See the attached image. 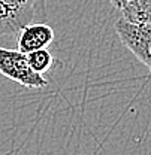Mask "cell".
Listing matches in <instances>:
<instances>
[{"mask_svg":"<svg viewBox=\"0 0 151 155\" xmlns=\"http://www.w3.org/2000/svg\"><path fill=\"white\" fill-rule=\"evenodd\" d=\"M46 18V0H0V38L17 36L26 25Z\"/></svg>","mask_w":151,"mask_h":155,"instance_id":"obj_1","label":"cell"},{"mask_svg":"<svg viewBox=\"0 0 151 155\" xmlns=\"http://www.w3.org/2000/svg\"><path fill=\"white\" fill-rule=\"evenodd\" d=\"M0 73L8 79L32 90L45 88L48 85V81L32 69L27 60V54L3 46H0Z\"/></svg>","mask_w":151,"mask_h":155,"instance_id":"obj_2","label":"cell"},{"mask_svg":"<svg viewBox=\"0 0 151 155\" xmlns=\"http://www.w3.org/2000/svg\"><path fill=\"white\" fill-rule=\"evenodd\" d=\"M115 31L123 45L151 72V22H132L121 17L115 22Z\"/></svg>","mask_w":151,"mask_h":155,"instance_id":"obj_3","label":"cell"},{"mask_svg":"<svg viewBox=\"0 0 151 155\" xmlns=\"http://www.w3.org/2000/svg\"><path fill=\"white\" fill-rule=\"evenodd\" d=\"M17 36L18 51L30 54L33 51L48 48L54 40V30L45 22H35L21 28Z\"/></svg>","mask_w":151,"mask_h":155,"instance_id":"obj_4","label":"cell"},{"mask_svg":"<svg viewBox=\"0 0 151 155\" xmlns=\"http://www.w3.org/2000/svg\"><path fill=\"white\" fill-rule=\"evenodd\" d=\"M27 60H29L32 69L35 72L40 73V75L48 72L53 67V64H54V57L46 48L38 49V51H33V52L27 54Z\"/></svg>","mask_w":151,"mask_h":155,"instance_id":"obj_6","label":"cell"},{"mask_svg":"<svg viewBox=\"0 0 151 155\" xmlns=\"http://www.w3.org/2000/svg\"><path fill=\"white\" fill-rule=\"evenodd\" d=\"M121 12L127 21L151 22V0H132Z\"/></svg>","mask_w":151,"mask_h":155,"instance_id":"obj_5","label":"cell"},{"mask_svg":"<svg viewBox=\"0 0 151 155\" xmlns=\"http://www.w3.org/2000/svg\"><path fill=\"white\" fill-rule=\"evenodd\" d=\"M109 2L112 3L114 8H117L118 11H123V9H124L132 0H109Z\"/></svg>","mask_w":151,"mask_h":155,"instance_id":"obj_7","label":"cell"}]
</instances>
